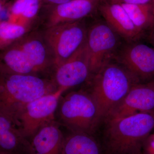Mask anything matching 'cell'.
Masks as SVG:
<instances>
[{
  "label": "cell",
  "instance_id": "obj_1",
  "mask_svg": "<svg viewBox=\"0 0 154 154\" xmlns=\"http://www.w3.org/2000/svg\"><path fill=\"white\" fill-rule=\"evenodd\" d=\"M58 90L51 79L0 73V114L16 125L18 116L26 105Z\"/></svg>",
  "mask_w": 154,
  "mask_h": 154
},
{
  "label": "cell",
  "instance_id": "obj_2",
  "mask_svg": "<svg viewBox=\"0 0 154 154\" xmlns=\"http://www.w3.org/2000/svg\"><path fill=\"white\" fill-rule=\"evenodd\" d=\"M103 145L106 154H142L154 129V112L105 120Z\"/></svg>",
  "mask_w": 154,
  "mask_h": 154
},
{
  "label": "cell",
  "instance_id": "obj_3",
  "mask_svg": "<svg viewBox=\"0 0 154 154\" xmlns=\"http://www.w3.org/2000/svg\"><path fill=\"white\" fill-rule=\"evenodd\" d=\"M93 75L89 92L97 105L101 121L105 120L133 86L140 83L124 66L111 61Z\"/></svg>",
  "mask_w": 154,
  "mask_h": 154
},
{
  "label": "cell",
  "instance_id": "obj_4",
  "mask_svg": "<svg viewBox=\"0 0 154 154\" xmlns=\"http://www.w3.org/2000/svg\"><path fill=\"white\" fill-rule=\"evenodd\" d=\"M55 121L72 133L93 135L101 121L98 107L89 91H72L60 96Z\"/></svg>",
  "mask_w": 154,
  "mask_h": 154
},
{
  "label": "cell",
  "instance_id": "obj_5",
  "mask_svg": "<svg viewBox=\"0 0 154 154\" xmlns=\"http://www.w3.org/2000/svg\"><path fill=\"white\" fill-rule=\"evenodd\" d=\"M87 33L88 30L81 21L46 28L43 35L54 58V67L85 44Z\"/></svg>",
  "mask_w": 154,
  "mask_h": 154
},
{
  "label": "cell",
  "instance_id": "obj_6",
  "mask_svg": "<svg viewBox=\"0 0 154 154\" xmlns=\"http://www.w3.org/2000/svg\"><path fill=\"white\" fill-rule=\"evenodd\" d=\"M65 92L58 89L32 101L24 107L18 116L16 125L25 138L30 142L40 128L55 121L59 101Z\"/></svg>",
  "mask_w": 154,
  "mask_h": 154
},
{
  "label": "cell",
  "instance_id": "obj_7",
  "mask_svg": "<svg viewBox=\"0 0 154 154\" xmlns=\"http://www.w3.org/2000/svg\"><path fill=\"white\" fill-rule=\"evenodd\" d=\"M118 36L105 22L95 23L88 30L85 45L92 74L111 61Z\"/></svg>",
  "mask_w": 154,
  "mask_h": 154
},
{
  "label": "cell",
  "instance_id": "obj_8",
  "mask_svg": "<svg viewBox=\"0 0 154 154\" xmlns=\"http://www.w3.org/2000/svg\"><path fill=\"white\" fill-rule=\"evenodd\" d=\"M91 75L85 43L71 57L54 68L50 79L58 89L66 91L83 84Z\"/></svg>",
  "mask_w": 154,
  "mask_h": 154
},
{
  "label": "cell",
  "instance_id": "obj_9",
  "mask_svg": "<svg viewBox=\"0 0 154 154\" xmlns=\"http://www.w3.org/2000/svg\"><path fill=\"white\" fill-rule=\"evenodd\" d=\"M117 60L140 83L153 80L154 48L143 43L128 45L122 49Z\"/></svg>",
  "mask_w": 154,
  "mask_h": 154
},
{
  "label": "cell",
  "instance_id": "obj_10",
  "mask_svg": "<svg viewBox=\"0 0 154 154\" xmlns=\"http://www.w3.org/2000/svg\"><path fill=\"white\" fill-rule=\"evenodd\" d=\"M152 112H154V80L135 84L105 120Z\"/></svg>",
  "mask_w": 154,
  "mask_h": 154
},
{
  "label": "cell",
  "instance_id": "obj_11",
  "mask_svg": "<svg viewBox=\"0 0 154 154\" xmlns=\"http://www.w3.org/2000/svg\"><path fill=\"white\" fill-rule=\"evenodd\" d=\"M16 43L24 51L41 76L51 74L54 67V58L43 33H28Z\"/></svg>",
  "mask_w": 154,
  "mask_h": 154
},
{
  "label": "cell",
  "instance_id": "obj_12",
  "mask_svg": "<svg viewBox=\"0 0 154 154\" xmlns=\"http://www.w3.org/2000/svg\"><path fill=\"white\" fill-rule=\"evenodd\" d=\"M99 0H71L60 5L49 7L46 28L64 23L81 21L96 9Z\"/></svg>",
  "mask_w": 154,
  "mask_h": 154
},
{
  "label": "cell",
  "instance_id": "obj_13",
  "mask_svg": "<svg viewBox=\"0 0 154 154\" xmlns=\"http://www.w3.org/2000/svg\"><path fill=\"white\" fill-rule=\"evenodd\" d=\"M105 22L119 36L129 41L138 38L142 33L133 23L119 3L105 2L99 7Z\"/></svg>",
  "mask_w": 154,
  "mask_h": 154
},
{
  "label": "cell",
  "instance_id": "obj_14",
  "mask_svg": "<svg viewBox=\"0 0 154 154\" xmlns=\"http://www.w3.org/2000/svg\"><path fill=\"white\" fill-rule=\"evenodd\" d=\"M55 121L40 128L30 141L31 154H61L65 137Z\"/></svg>",
  "mask_w": 154,
  "mask_h": 154
},
{
  "label": "cell",
  "instance_id": "obj_15",
  "mask_svg": "<svg viewBox=\"0 0 154 154\" xmlns=\"http://www.w3.org/2000/svg\"><path fill=\"white\" fill-rule=\"evenodd\" d=\"M30 142L13 122L0 114V154H31Z\"/></svg>",
  "mask_w": 154,
  "mask_h": 154
},
{
  "label": "cell",
  "instance_id": "obj_16",
  "mask_svg": "<svg viewBox=\"0 0 154 154\" xmlns=\"http://www.w3.org/2000/svg\"><path fill=\"white\" fill-rule=\"evenodd\" d=\"M0 51V73L41 76L24 51L16 43Z\"/></svg>",
  "mask_w": 154,
  "mask_h": 154
},
{
  "label": "cell",
  "instance_id": "obj_17",
  "mask_svg": "<svg viewBox=\"0 0 154 154\" xmlns=\"http://www.w3.org/2000/svg\"><path fill=\"white\" fill-rule=\"evenodd\" d=\"M61 154H101V148L93 135L71 132L64 137Z\"/></svg>",
  "mask_w": 154,
  "mask_h": 154
},
{
  "label": "cell",
  "instance_id": "obj_18",
  "mask_svg": "<svg viewBox=\"0 0 154 154\" xmlns=\"http://www.w3.org/2000/svg\"><path fill=\"white\" fill-rule=\"evenodd\" d=\"M133 24L141 33L149 27L154 26L152 3L146 5L120 4Z\"/></svg>",
  "mask_w": 154,
  "mask_h": 154
},
{
  "label": "cell",
  "instance_id": "obj_19",
  "mask_svg": "<svg viewBox=\"0 0 154 154\" xmlns=\"http://www.w3.org/2000/svg\"><path fill=\"white\" fill-rule=\"evenodd\" d=\"M29 32V27L10 22L0 23V51L10 47Z\"/></svg>",
  "mask_w": 154,
  "mask_h": 154
},
{
  "label": "cell",
  "instance_id": "obj_20",
  "mask_svg": "<svg viewBox=\"0 0 154 154\" xmlns=\"http://www.w3.org/2000/svg\"><path fill=\"white\" fill-rule=\"evenodd\" d=\"M142 154H154V139L151 135L144 143Z\"/></svg>",
  "mask_w": 154,
  "mask_h": 154
},
{
  "label": "cell",
  "instance_id": "obj_21",
  "mask_svg": "<svg viewBox=\"0 0 154 154\" xmlns=\"http://www.w3.org/2000/svg\"><path fill=\"white\" fill-rule=\"evenodd\" d=\"M153 1V0H113L110 2L140 5L151 4L152 2Z\"/></svg>",
  "mask_w": 154,
  "mask_h": 154
},
{
  "label": "cell",
  "instance_id": "obj_22",
  "mask_svg": "<svg viewBox=\"0 0 154 154\" xmlns=\"http://www.w3.org/2000/svg\"><path fill=\"white\" fill-rule=\"evenodd\" d=\"M71 0H42L43 4H45L46 6H54L60 5L69 2Z\"/></svg>",
  "mask_w": 154,
  "mask_h": 154
},
{
  "label": "cell",
  "instance_id": "obj_23",
  "mask_svg": "<svg viewBox=\"0 0 154 154\" xmlns=\"http://www.w3.org/2000/svg\"><path fill=\"white\" fill-rule=\"evenodd\" d=\"M151 40L153 44L154 45V29L152 33L151 37Z\"/></svg>",
  "mask_w": 154,
  "mask_h": 154
},
{
  "label": "cell",
  "instance_id": "obj_24",
  "mask_svg": "<svg viewBox=\"0 0 154 154\" xmlns=\"http://www.w3.org/2000/svg\"><path fill=\"white\" fill-rule=\"evenodd\" d=\"M152 7L153 14L154 18V0L152 2Z\"/></svg>",
  "mask_w": 154,
  "mask_h": 154
},
{
  "label": "cell",
  "instance_id": "obj_25",
  "mask_svg": "<svg viewBox=\"0 0 154 154\" xmlns=\"http://www.w3.org/2000/svg\"><path fill=\"white\" fill-rule=\"evenodd\" d=\"M2 4H1V3L0 2V13L2 11Z\"/></svg>",
  "mask_w": 154,
  "mask_h": 154
},
{
  "label": "cell",
  "instance_id": "obj_26",
  "mask_svg": "<svg viewBox=\"0 0 154 154\" xmlns=\"http://www.w3.org/2000/svg\"><path fill=\"white\" fill-rule=\"evenodd\" d=\"M150 135L154 139V130L152 132V133Z\"/></svg>",
  "mask_w": 154,
  "mask_h": 154
},
{
  "label": "cell",
  "instance_id": "obj_27",
  "mask_svg": "<svg viewBox=\"0 0 154 154\" xmlns=\"http://www.w3.org/2000/svg\"><path fill=\"white\" fill-rule=\"evenodd\" d=\"M106 2H112L113 0H105Z\"/></svg>",
  "mask_w": 154,
  "mask_h": 154
}]
</instances>
